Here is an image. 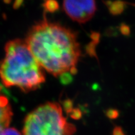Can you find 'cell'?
<instances>
[{"label":"cell","mask_w":135,"mask_h":135,"mask_svg":"<svg viewBox=\"0 0 135 135\" xmlns=\"http://www.w3.org/2000/svg\"><path fill=\"white\" fill-rule=\"evenodd\" d=\"M77 33L46 16L33 25L25 42L40 65L55 77L70 71L81 56Z\"/></svg>","instance_id":"cell-1"},{"label":"cell","mask_w":135,"mask_h":135,"mask_svg":"<svg viewBox=\"0 0 135 135\" xmlns=\"http://www.w3.org/2000/svg\"><path fill=\"white\" fill-rule=\"evenodd\" d=\"M4 50V58L0 60V78L5 86L17 87L25 93L40 88L45 81V73L25 41H9Z\"/></svg>","instance_id":"cell-2"},{"label":"cell","mask_w":135,"mask_h":135,"mask_svg":"<svg viewBox=\"0 0 135 135\" xmlns=\"http://www.w3.org/2000/svg\"><path fill=\"white\" fill-rule=\"evenodd\" d=\"M76 127L63 116L61 105L47 102L25 118L23 135H73Z\"/></svg>","instance_id":"cell-3"},{"label":"cell","mask_w":135,"mask_h":135,"mask_svg":"<svg viewBox=\"0 0 135 135\" xmlns=\"http://www.w3.org/2000/svg\"><path fill=\"white\" fill-rule=\"evenodd\" d=\"M63 9L73 21L85 23L89 21L97 11L96 0H64Z\"/></svg>","instance_id":"cell-4"},{"label":"cell","mask_w":135,"mask_h":135,"mask_svg":"<svg viewBox=\"0 0 135 135\" xmlns=\"http://www.w3.org/2000/svg\"><path fill=\"white\" fill-rule=\"evenodd\" d=\"M13 116V112L10 104L6 106L0 105V134L8 128Z\"/></svg>","instance_id":"cell-5"},{"label":"cell","mask_w":135,"mask_h":135,"mask_svg":"<svg viewBox=\"0 0 135 135\" xmlns=\"http://www.w3.org/2000/svg\"><path fill=\"white\" fill-rule=\"evenodd\" d=\"M107 4L109 11L113 14H119L123 11L125 7L126 3L121 1H115L113 2L107 1L106 3Z\"/></svg>","instance_id":"cell-6"},{"label":"cell","mask_w":135,"mask_h":135,"mask_svg":"<svg viewBox=\"0 0 135 135\" xmlns=\"http://www.w3.org/2000/svg\"><path fill=\"white\" fill-rule=\"evenodd\" d=\"M43 6L46 12L51 13L58 11L60 8L59 3L56 0H45Z\"/></svg>","instance_id":"cell-7"},{"label":"cell","mask_w":135,"mask_h":135,"mask_svg":"<svg viewBox=\"0 0 135 135\" xmlns=\"http://www.w3.org/2000/svg\"><path fill=\"white\" fill-rule=\"evenodd\" d=\"M61 83L63 85H68L73 81V77L70 72H66L60 76Z\"/></svg>","instance_id":"cell-8"},{"label":"cell","mask_w":135,"mask_h":135,"mask_svg":"<svg viewBox=\"0 0 135 135\" xmlns=\"http://www.w3.org/2000/svg\"><path fill=\"white\" fill-rule=\"evenodd\" d=\"M63 108L67 113H70L73 109V102L71 99H66L63 101Z\"/></svg>","instance_id":"cell-9"},{"label":"cell","mask_w":135,"mask_h":135,"mask_svg":"<svg viewBox=\"0 0 135 135\" xmlns=\"http://www.w3.org/2000/svg\"><path fill=\"white\" fill-rule=\"evenodd\" d=\"M0 135H23L16 129L13 128H8L5 129Z\"/></svg>","instance_id":"cell-10"},{"label":"cell","mask_w":135,"mask_h":135,"mask_svg":"<svg viewBox=\"0 0 135 135\" xmlns=\"http://www.w3.org/2000/svg\"><path fill=\"white\" fill-rule=\"evenodd\" d=\"M106 116L108 117L109 119H114L117 118L119 116V112L116 109H108L106 113Z\"/></svg>","instance_id":"cell-11"},{"label":"cell","mask_w":135,"mask_h":135,"mask_svg":"<svg viewBox=\"0 0 135 135\" xmlns=\"http://www.w3.org/2000/svg\"><path fill=\"white\" fill-rule=\"evenodd\" d=\"M70 116L71 117L73 118V119H80L82 116L81 111V110L79 108L73 109L71 112L70 113Z\"/></svg>","instance_id":"cell-12"},{"label":"cell","mask_w":135,"mask_h":135,"mask_svg":"<svg viewBox=\"0 0 135 135\" xmlns=\"http://www.w3.org/2000/svg\"><path fill=\"white\" fill-rule=\"evenodd\" d=\"M95 43H91L90 45H89L86 48V51L87 53L89 54V55H94L95 53H94V50H95Z\"/></svg>","instance_id":"cell-13"},{"label":"cell","mask_w":135,"mask_h":135,"mask_svg":"<svg viewBox=\"0 0 135 135\" xmlns=\"http://www.w3.org/2000/svg\"><path fill=\"white\" fill-rule=\"evenodd\" d=\"M112 135H125L123 129L119 126H116L113 131Z\"/></svg>","instance_id":"cell-14"},{"label":"cell","mask_w":135,"mask_h":135,"mask_svg":"<svg viewBox=\"0 0 135 135\" xmlns=\"http://www.w3.org/2000/svg\"><path fill=\"white\" fill-rule=\"evenodd\" d=\"M23 1H24V0H15L14 3H13V8L15 9H19L23 4Z\"/></svg>","instance_id":"cell-15"},{"label":"cell","mask_w":135,"mask_h":135,"mask_svg":"<svg viewBox=\"0 0 135 135\" xmlns=\"http://www.w3.org/2000/svg\"><path fill=\"white\" fill-rule=\"evenodd\" d=\"M69 72L70 73V74L71 75H75L77 73V72H78V70H77L76 67V66L72 67L70 69V71H69Z\"/></svg>","instance_id":"cell-16"},{"label":"cell","mask_w":135,"mask_h":135,"mask_svg":"<svg viewBox=\"0 0 135 135\" xmlns=\"http://www.w3.org/2000/svg\"><path fill=\"white\" fill-rule=\"evenodd\" d=\"M4 3H6V4H9L11 2V0H3Z\"/></svg>","instance_id":"cell-17"},{"label":"cell","mask_w":135,"mask_h":135,"mask_svg":"<svg viewBox=\"0 0 135 135\" xmlns=\"http://www.w3.org/2000/svg\"><path fill=\"white\" fill-rule=\"evenodd\" d=\"M0 90H1V88H0Z\"/></svg>","instance_id":"cell-18"}]
</instances>
